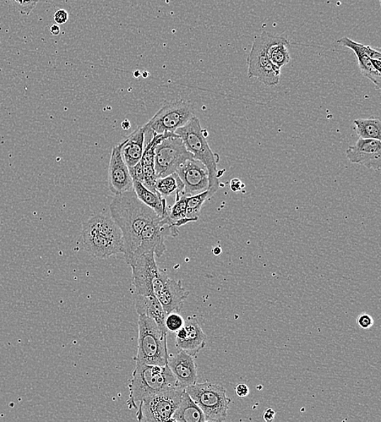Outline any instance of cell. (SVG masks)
<instances>
[{
    "label": "cell",
    "mask_w": 381,
    "mask_h": 422,
    "mask_svg": "<svg viewBox=\"0 0 381 422\" xmlns=\"http://www.w3.org/2000/svg\"><path fill=\"white\" fill-rule=\"evenodd\" d=\"M134 294L151 295L153 293L152 283L159 272L154 253L141 255L131 266Z\"/></svg>",
    "instance_id": "5bb4252c"
},
{
    "label": "cell",
    "mask_w": 381,
    "mask_h": 422,
    "mask_svg": "<svg viewBox=\"0 0 381 422\" xmlns=\"http://www.w3.org/2000/svg\"><path fill=\"white\" fill-rule=\"evenodd\" d=\"M346 156L352 163L379 171L381 167V142L380 140L359 138L355 145L348 148Z\"/></svg>",
    "instance_id": "9a60e30c"
},
{
    "label": "cell",
    "mask_w": 381,
    "mask_h": 422,
    "mask_svg": "<svg viewBox=\"0 0 381 422\" xmlns=\"http://www.w3.org/2000/svg\"><path fill=\"white\" fill-rule=\"evenodd\" d=\"M356 133L363 139H381V122L379 118L357 119L353 122Z\"/></svg>",
    "instance_id": "d4e9b609"
},
{
    "label": "cell",
    "mask_w": 381,
    "mask_h": 422,
    "mask_svg": "<svg viewBox=\"0 0 381 422\" xmlns=\"http://www.w3.org/2000/svg\"><path fill=\"white\" fill-rule=\"evenodd\" d=\"M156 187L158 194L165 197L176 194L177 191L183 192L184 185L175 172L166 175V177L158 178Z\"/></svg>",
    "instance_id": "4316f807"
},
{
    "label": "cell",
    "mask_w": 381,
    "mask_h": 422,
    "mask_svg": "<svg viewBox=\"0 0 381 422\" xmlns=\"http://www.w3.org/2000/svg\"><path fill=\"white\" fill-rule=\"evenodd\" d=\"M194 158L176 134H160L155 147V170L157 178L175 173L177 168Z\"/></svg>",
    "instance_id": "52a82bcc"
},
{
    "label": "cell",
    "mask_w": 381,
    "mask_h": 422,
    "mask_svg": "<svg viewBox=\"0 0 381 422\" xmlns=\"http://www.w3.org/2000/svg\"><path fill=\"white\" fill-rule=\"evenodd\" d=\"M135 78H138V76H140V73L139 71H136L135 74H134Z\"/></svg>",
    "instance_id": "8d00e7d4"
},
{
    "label": "cell",
    "mask_w": 381,
    "mask_h": 422,
    "mask_svg": "<svg viewBox=\"0 0 381 422\" xmlns=\"http://www.w3.org/2000/svg\"><path fill=\"white\" fill-rule=\"evenodd\" d=\"M276 412L272 409H266L264 413V419L266 422H271L275 419Z\"/></svg>",
    "instance_id": "836d02e7"
},
{
    "label": "cell",
    "mask_w": 381,
    "mask_h": 422,
    "mask_svg": "<svg viewBox=\"0 0 381 422\" xmlns=\"http://www.w3.org/2000/svg\"><path fill=\"white\" fill-rule=\"evenodd\" d=\"M222 250L220 246H217V247L213 249V254L216 256L220 255L221 254Z\"/></svg>",
    "instance_id": "d590c367"
},
{
    "label": "cell",
    "mask_w": 381,
    "mask_h": 422,
    "mask_svg": "<svg viewBox=\"0 0 381 422\" xmlns=\"http://www.w3.org/2000/svg\"><path fill=\"white\" fill-rule=\"evenodd\" d=\"M138 353L135 363L166 365L170 354L167 348L168 332H163L156 322L145 315H139Z\"/></svg>",
    "instance_id": "5b68a950"
},
{
    "label": "cell",
    "mask_w": 381,
    "mask_h": 422,
    "mask_svg": "<svg viewBox=\"0 0 381 422\" xmlns=\"http://www.w3.org/2000/svg\"><path fill=\"white\" fill-rule=\"evenodd\" d=\"M110 212L111 218L121 229L123 254L128 264L140 245L141 234L143 228L158 216L138 199L134 189L114 197L110 204Z\"/></svg>",
    "instance_id": "6da1fadb"
},
{
    "label": "cell",
    "mask_w": 381,
    "mask_h": 422,
    "mask_svg": "<svg viewBox=\"0 0 381 422\" xmlns=\"http://www.w3.org/2000/svg\"><path fill=\"white\" fill-rule=\"evenodd\" d=\"M175 134L182 139L187 150L194 160L204 164L209 174V197L213 196L220 187L218 163L220 156L212 151L206 141V131L201 127L199 119L194 117L183 127L176 130Z\"/></svg>",
    "instance_id": "277c9868"
},
{
    "label": "cell",
    "mask_w": 381,
    "mask_h": 422,
    "mask_svg": "<svg viewBox=\"0 0 381 422\" xmlns=\"http://www.w3.org/2000/svg\"><path fill=\"white\" fill-rule=\"evenodd\" d=\"M187 196L183 192L177 191L176 193L175 204L172 206L168 218L177 228H180L189 223H192L187 218Z\"/></svg>",
    "instance_id": "484cf974"
},
{
    "label": "cell",
    "mask_w": 381,
    "mask_h": 422,
    "mask_svg": "<svg viewBox=\"0 0 381 422\" xmlns=\"http://www.w3.org/2000/svg\"><path fill=\"white\" fill-rule=\"evenodd\" d=\"M378 1L380 3L381 0H378Z\"/></svg>",
    "instance_id": "f35d334b"
},
{
    "label": "cell",
    "mask_w": 381,
    "mask_h": 422,
    "mask_svg": "<svg viewBox=\"0 0 381 422\" xmlns=\"http://www.w3.org/2000/svg\"><path fill=\"white\" fill-rule=\"evenodd\" d=\"M206 336L195 317L189 316L176 332V347L196 357L206 345Z\"/></svg>",
    "instance_id": "2e32d148"
},
{
    "label": "cell",
    "mask_w": 381,
    "mask_h": 422,
    "mask_svg": "<svg viewBox=\"0 0 381 422\" xmlns=\"http://www.w3.org/2000/svg\"><path fill=\"white\" fill-rule=\"evenodd\" d=\"M184 320L177 313L168 315L165 319V327L167 331L176 333L184 326Z\"/></svg>",
    "instance_id": "f1b7e54d"
},
{
    "label": "cell",
    "mask_w": 381,
    "mask_h": 422,
    "mask_svg": "<svg viewBox=\"0 0 381 422\" xmlns=\"http://www.w3.org/2000/svg\"><path fill=\"white\" fill-rule=\"evenodd\" d=\"M270 34L262 32L255 36L252 50L247 59L249 78H257L261 83L266 86H275L279 84L281 69L271 63L266 48Z\"/></svg>",
    "instance_id": "9c48e42d"
},
{
    "label": "cell",
    "mask_w": 381,
    "mask_h": 422,
    "mask_svg": "<svg viewBox=\"0 0 381 422\" xmlns=\"http://www.w3.org/2000/svg\"><path fill=\"white\" fill-rule=\"evenodd\" d=\"M186 392L202 409L206 421L221 422L226 420L232 402L226 389L217 383H197L186 388Z\"/></svg>",
    "instance_id": "8992f818"
},
{
    "label": "cell",
    "mask_w": 381,
    "mask_h": 422,
    "mask_svg": "<svg viewBox=\"0 0 381 422\" xmlns=\"http://www.w3.org/2000/svg\"><path fill=\"white\" fill-rule=\"evenodd\" d=\"M176 173L184 185L183 193L192 196L203 193L209 189V174L204 164L194 158L180 166Z\"/></svg>",
    "instance_id": "4fadbf2b"
},
{
    "label": "cell",
    "mask_w": 381,
    "mask_h": 422,
    "mask_svg": "<svg viewBox=\"0 0 381 422\" xmlns=\"http://www.w3.org/2000/svg\"><path fill=\"white\" fill-rule=\"evenodd\" d=\"M143 76H144V78H146V76H148V73H144V74H143Z\"/></svg>",
    "instance_id": "74e56055"
},
{
    "label": "cell",
    "mask_w": 381,
    "mask_h": 422,
    "mask_svg": "<svg viewBox=\"0 0 381 422\" xmlns=\"http://www.w3.org/2000/svg\"><path fill=\"white\" fill-rule=\"evenodd\" d=\"M133 189L138 199L153 210L158 216L165 218L168 216L165 197L146 189L143 184L136 180H133Z\"/></svg>",
    "instance_id": "603a6c76"
},
{
    "label": "cell",
    "mask_w": 381,
    "mask_h": 422,
    "mask_svg": "<svg viewBox=\"0 0 381 422\" xmlns=\"http://www.w3.org/2000/svg\"><path fill=\"white\" fill-rule=\"evenodd\" d=\"M290 42L286 37L270 35L268 48V56L276 68L281 69L291 61Z\"/></svg>",
    "instance_id": "cb8c5ba5"
},
{
    "label": "cell",
    "mask_w": 381,
    "mask_h": 422,
    "mask_svg": "<svg viewBox=\"0 0 381 422\" xmlns=\"http://www.w3.org/2000/svg\"><path fill=\"white\" fill-rule=\"evenodd\" d=\"M19 13L23 16H28L35 8L40 0H11Z\"/></svg>",
    "instance_id": "f546056e"
},
{
    "label": "cell",
    "mask_w": 381,
    "mask_h": 422,
    "mask_svg": "<svg viewBox=\"0 0 381 422\" xmlns=\"http://www.w3.org/2000/svg\"><path fill=\"white\" fill-rule=\"evenodd\" d=\"M172 421L176 422H205V415L196 404L189 394L186 392V389L183 392L181 402L178 405L177 409L174 413Z\"/></svg>",
    "instance_id": "7402d4cb"
},
{
    "label": "cell",
    "mask_w": 381,
    "mask_h": 422,
    "mask_svg": "<svg viewBox=\"0 0 381 422\" xmlns=\"http://www.w3.org/2000/svg\"><path fill=\"white\" fill-rule=\"evenodd\" d=\"M340 45L351 49L355 53L358 63V68L363 76L369 79L377 87V90L381 88V74L379 71L375 69L373 59L366 54L367 46L363 44L353 41L351 38L343 37L337 41Z\"/></svg>",
    "instance_id": "d6986e66"
},
{
    "label": "cell",
    "mask_w": 381,
    "mask_h": 422,
    "mask_svg": "<svg viewBox=\"0 0 381 422\" xmlns=\"http://www.w3.org/2000/svg\"><path fill=\"white\" fill-rule=\"evenodd\" d=\"M167 365L182 388L186 389L197 382V365L195 363L194 356L183 350H179L177 354L172 357L170 356Z\"/></svg>",
    "instance_id": "ac0fdd59"
},
{
    "label": "cell",
    "mask_w": 381,
    "mask_h": 422,
    "mask_svg": "<svg viewBox=\"0 0 381 422\" xmlns=\"http://www.w3.org/2000/svg\"><path fill=\"white\" fill-rule=\"evenodd\" d=\"M54 20L57 25H64L69 20V13L66 10L59 9L54 15Z\"/></svg>",
    "instance_id": "1f68e13d"
},
{
    "label": "cell",
    "mask_w": 381,
    "mask_h": 422,
    "mask_svg": "<svg viewBox=\"0 0 381 422\" xmlns=\"http://www.w3.org/2000/svg\"><path fill=\"white\" fill-rule=\"evenodd\" d=\"M209 199H210L209 190L199 194L187 196V218L192 222L198 221L201 209L204 202Z\"/></svg>",
    "instance_id": "83f0119b"
},
{
    "label": "cell",
    "mask_w": 381,
    "mask_h": 422,
    "mask_svg": "<svg viewBox=\"0 0 381 422\" xmlns=\"http://www.w3.org/2000/svg\"><path fill=\"white\" fill-rule=\"evenodd\" d=\"M184 389L176 387L156 393L144 399L137 409L139 421H172V416L181 402Z\"/></svg>",
    "instance_id": "30bf717a"
},
{
    "label": "cell",
    "mask_w": 381,
    "mask_h": 422,
    "mask_svg": "<svg viewBox=\"0 0 381 422\" xmlns=\"http://www.w3.org/2000/svg\"><path fill=\"white\" fill-rule=\"evenodd\" d=\"M357 323L359 327L363 329V330H368L374 325V320L371 315L363 314L358 316Z\"/></svg>",
    "instance_id": "4dcf8cb0"
},
{
    "label": "cell",
    "mask_w": 381,
    "mask_h": 422,
    "mask_svg": "<svg viewBox=\"0 0 381 422\" xmlns=\"http://www.w3.org/2000/svg\"><path fill=\"white\" fill-rule=\"evenodd\" d=\"M179 387H182L168 365L160 366L136 363L129 385V409L137 410L144 399Z\"/></svg>",
    "instance_id": "3957f363"
},
{
    "label": "cell",
    "mask_w": 381,
    "mask_h": 422,
    "mask_svg": "<svg viewBox=\"0 0 381 422\" xmlns=\"http://www.w3.org/2000/svg\"><path fill=\"white\" fill-rule=\"evenodd\" d=\"M178 235V228L174 225L168 216L165 218L156 217L146 224L141 232L140 245L128 265L131 266L139 256L151 252L156 257H160L166 251V238H175Z\"/></svg>",
    "instance_id": "ba28073f"
},
{
    "label": "cell",
    "mask_w": 381,
    "mask_h": 422,
    "mask_svg": "<svg viewBox=\"0 0 381 422\" xmlns=\"http://www.w3.org/2000/svg\"><path fill=\"white\" fill-rule=\"evenodd\" d=\"M51 34L54 36H58L61 34V28L58 25H52L50 29Z\"/></svg>",
    "instance_id": "e575fe53"
},
{
    "label": "cell",
    "mask_w": 381,
    "mask_h": 422,
    "mask_svg": "<svg viewBox=\"0 0 381 422\" xmlns=\"http://www.w3.org/2000/svg\"><path fill=\"white\" fill-rule=\"evenodd\" d=\"M134 304L139 315L150 317L163 332H168L165 327L167 315L154 294L146 295L134 294Z\"/></svg>",
    "instance_id": "44dd1931"
},
{
    "label": "cell",
    "mask_w": 381,
    "mask_h": 422,
    "mask_svg": "<svg viewBox=\"0 0 381 422\" xmlns=\"http://www.w3.org/2000/svg\"><path fill=\"white\" fill-rule=\"evenodd\" d=\"M108 184L115 195L133 189V179L123 160L119 144L113 147L108 168Z\"/></svg>",
    "instance_id": "e0dca14e"
},
{
    "label": "cell",
    "mask_w": 381,
    "mask_h": 422,
    "mask_svg": "<svg viewBox=\"0 0 381 422\" xmlns=\"http://www.w3.org/2000/svg\"><path fill=\"white\" fill-rule=\"evenodd\" d=\"M194 117L192 104L178 100L163 106L143 127L156 134H175Z\"/></svg>",
    "instance_id": "8fae6325"
},
{
    "label": "cell",
    "mask_w": 381,
    "mask_h": 422,
    "mask_svg": "<svg viewBox=\"0 0 381 422\" xmlns=\"http://www.w3.org/2000/svg\"><path fill=\"white\" fill-rule=\"evenodd\" d=\"M123 160L127 167L131 169L141 161L145 148V129L143 126L138 128L128 136L127 139L119 142Z\"/></svg>",
    "instance_id": "ffe728a7"
},
{
    "label": "cell",
    "mask_w": 381,
    "mask_h": 422,
    "mask_svg": "<svg viewBox=\"0 0 381 422\" xmlns=\"http://www.w3.org/2000/svg\"><path fill=\"white\" fill-rule=\"evenodd\" d=\"M81 243L85 250L100 259L124 251L121 229L112 218L102 213H96L84 223Z\"/></svg>",
    "instance_id": "7a4b0ae2"
},
{
    "label": "cell",
    "mask_w": 381,
    "mask_h": 422,
    "mask_svg": "<svg viewBox=\"0 0 381 422\" xmlns=\"http://www.w3.org/2000/svg\"><path fill=\"white\" fill-rule=\"evenodd\" d=\"M152 288L167 315L179 312L189 295L181 281L171 279L165 271L160 269L152 283Z\"/></svg>",
    "instance_id": "7c38bea8"
},
{
    "label": "cell",
    "mask_w": 381,
    "mask_h": 422,
    "mask_svg": "<svg viewBox=\"0 0 381 422\" xmlns=\"http://www.w3.org/2000/svg\"><path fill=\"white\" fill-rule=\"evenodd\" d=\"M237 396L240 398L247 397L250 393V389L245 383H239L235 387Z\"/></svg>",
    "instance_id": "d6a6232c"
}]
</instances>
